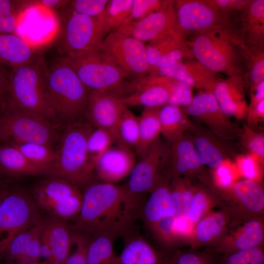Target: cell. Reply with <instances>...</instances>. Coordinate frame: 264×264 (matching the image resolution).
I'll return each mask as SVG.
<instances>
[{
    "instance_id": "obj_1",
    "label": "cell",
    "mask_w": 264,
    "mask_h": 264,
    "mask_svg": "<svg viewBox=\"0 0 264 264\" xmlns=\"http://www.w3.org/2000/svg\"><path fill=\"white\" fill-rule=\"evenodd\" d=\"M81 207L73 220L75 231L92 235L109 233L117 236L126 232L143 203L126 187L94 180L84 189Z\"/></svg>"
},
{
    "instance_id": "obj_2",
    "label": "cell",
    "mask_w": 264,
    "mask_h": 264,
    "mask_svg": "<svg viewBox=\"0 0 264 264\" xmlns=\"http://www.w3.org/2000/svg\"><path fill=\"white\" fill-rule=\"evenodd\" d=\"M89 92L64 56L48 67L46 100L53 122L65 126L84 119Z\"/></svg>"
},
{
    "instance_id": "obj_3",
    "label": "cell",
    "mask_w": 264,
    "mask_h": 264,
    "mask_svg": "<svg viewBox=\"0 0 264 264\" xmlns=\"http://www.w3.org/2000/svg\"><path fill=\"white\" fill-rule=\"evenodd\" d=\"M94 128L85 119L64 126L50 176L64 178L81 190L94 181L87 150L88 137Z\"/></svg>"
},
{
    "instance_id": "obj_4",
    "label": "cell",
    "mask_w": 264,
    "mask_h": 264,
    "mask_svg": "<svg viewBox=\"0 0 264 264\" xmlns=\"http://www.w3.org/2000/svg\"><path fill=\"white\" fill-rule=\"evenodd\" d=\"M198 62L210 71L236 76L249 51L239 33L226 25L199 32L192 43Z\"/></svg>"
},
{
    "instance_id": "obj_5",
    "label": "cell",
    "mask_w": 264,
    "mask_h": 264,
    "mask_svg": "<svg viewBox=\"0 0 264 264\" xmlns=\"http://www.w3.org/2000/svg\"><path fill=\"white\" fill-rule=\"evenodd\" d=\"M47 72L41 53L28 62L12 67L9 73L6 95L7 106L37 113L52 120L46 100Z\"/></svg>"
},
{
    "instance_id": "obj_6",
    "label": "cell",
    "mask_w": 264,
    "mask_h": 264,
    "mask_svg": "<svg viewBox=\"0 0 264 264\" xmlns=\"http://www.w3.org/2000/svg\"><path fill=\"white\" fill-rule=\"evenodd\" d=\"M82 83L89 90L106 92L121 98L132 91L131 76L106 57L99 50L63 55Z\"/></svg>"
},
{
    "instance_id": "obj_7",
    "label": "cell",
    "mask_w": 264,
    "mask_h": 264,
    "mask_svg": "<svg viewBox=\"0 0 264 264\" xmlns=\"http://www.w3.org/2000/svg\"><path fill=\"white\" fill-rule=\"evenodd\" d=\"M7 108L0 113V141L35 143L54 148L60 136L56 123L37 113Z\"/></svg>"
},
{
    "instance_id": "obj_8",
    "label": "cell",
    "mask_w": 264,
    "mask_h": 264,
    "mask_svg": "<svg viewBox=\"0 0 264 264\" xmlns=\"http://www.w3.org/2000/svg\"><path fill=\"white\" fill-rule=\"evenodd\" d=\"M40 211L32 194L24 190L10 191L5 197L0 204V258L17 235L43 220Z\"/></svg>"
},
{
    "instance_id": "obj_9",
    "label": "cell",
    "mask_w": 264,
    "mask_h": 264,
    "mask_svg": "<svg viewBox=\"0 0 264 264\" xmlns=\"http://www.w3.org/2000/svg\"><path fill=\"white\" fill-rule=\"evenodd\" d=\"M32 195L40 210L66 222L76 218L82 203L81 190L68 180L56 176H49L37 184Z\"/></svg>"
},
{
    "instance_id": "obj_10",
    "label": "cell",
    "mask_w": 264,
    "mask_h": 264,
    "mask_svg": "<svg viewBox=\"0 0 264 264\" xmlns=\"http://www.w3.org/2000/svg\"><path fill=\"white\" fill-rule=\"evenodd\" d=\"M106 36L96 18L65 13L62 15L58 49L63 55L99 50Z\"/></svg>"
},
{
    "instance_id": "obj_11",
    "label": "cell",
    "mask_w": 264,
    "mask_h": 264,
    "mask_svg": "<svg viewBox=\"0 0 264 264\" xmlns=\"http://www.w3.org/2000/svg\"><path fill=\"white\" fill-rule=\"evenodd\" d=\"M121 69L136 79L150 73L146 54V45L132 37L116 30L110 32L99 49Z\"/></svg>"
},
{
    "instance_id": "obj_12",
    "label": "cell",
    "mask_w": 264,
    "mask_h": 264,
    "mask_svg": "<svg viewBox=\"0 0 264 264\" xmlns=\"http://www.w3.org/2000/svg\"><path fill=\"white\" fill-rule=\"evenodd\" d=\"M60 27L56 13L30 0L20 17L14 34L39 50L53 41Z\"/></svg>"
},
{
    "instance_id": "obj_13",
    "label": "cell",
    "mask_w": 264,
    "mask_h": 264,
    "mask_svg": "<svg viewBox=\"0 0 264 264\" xmlns=\"http://www.w3.org/2000/svg\"><path fill=\"white\" fill-rule=\"evenodd\" d=\"M222 192L223 210L232 222L263 217L264 190L259 182L246 179L237 181Z\"/></svg>"
},
{
    "instance_id": "obj_14",
    "label": "cell",
    "mask_w": 264,
    "mask_h": 264,
    "mask_svg": "<svg viewBox=\"0 0 264 264\" xmlns=\"http://www.w3.org/2000/svg\"><path fill=\"white\" fill-rule=\"evenodd\" d=\"M169 146L159 138L153 143L132 169L126 187L132 196L150 193L162 178V171L168 163Z\"/></svg>"
},
{
    "instance_id": "obj_15",
    "label": "cell",
    "mask_w": 264,
    "mask_h": 264,
    "mask_svg": "<svg viewBox=\"0 0 264 264\" xmlns=\"http://www.w3.org/2000/svg\"><path fill=\"white\" fill-rule=\"evenodd\" d=\"M174 2L167 0L159 10L141 20L122 25L115 30L144 43L181 37L183 32L177 22Z\"/></svg>"
},
{
    "instance_id": "obj_16",
    "label": "cell",
    "mask_w": 264,
    "mask_h": 264,
    "mask_svg": "<svg viewBox=\"0 0 264 264\" xmlns=\"http://www.w3.org/2000/svg\"><path fill=\"white\" fill-rule=\"evenodd\" d=\"M174 7L182 32H199L227 23L225 14L213 0H176L174 2Z\"/></svg>"
},
{
    "instance_id": "obj_17",
    "label": "cell",
    "mask_w": 264,
    "mask_h": 264,
    "mask_svg": "<svg viewBox=\"0 0 264 264\" xmlns=\"http://www.w3.org/2000/svg\"><path fill=\"white\" fill-rule=\"evenodd\" d=\"M184 111L204 124L219 137L231 138L238 133L236 126L221 110L212 91L205 90L197 94Z\"/></svg>"
},
{
    "instance_id": "obj_18",
    "label": "cell",
    "mask_w": 264,
    "mask_h": 264,
    "mask_svg": "<svg viewBox=\"0 0 264 264\" xmlns=\"http://www.w3.org/2000/svg\"><path fill=\"white\" fill-rule=\"evenodd\" d=\"M177 80L151 75L132 81V91L120 98L127 106L160 108L168 104L170 94Z\"/></svg>"
},
{
    "instance_id": "obj_19",
    "label": "cell",
    "mask_w": 264,
    "mask_h": 264,
    "mask_svg": "<svg viewBox=\"0 0 264 264\" xmlns=\"http://www.w3.org/2000/svg\"><path fill=\"white\" fill-rule=\"evenodd\" d=\"M136 156L132 149L115 143L96 161L95 178L97 180L115 184L129 176L136 162Z\"/></svg>"
},
{
    "instance_id": "obj_20",
    "label": "cell",
    "mask_w": 264,
    "mask_h": 264,
    "mask_svg": "<svg viewBox=\"0 0 264 264\" xmlns=\"http://www.w3.org/2000/svg\"><path fill=\"white\" fill-rule=\"evenodd\" d=\"M128 108L119 98L100 91L89 90L84 119L95 128L113 132Z\"/></svg>"
},
{
    "instance_id": "obj_21",
    "label": "cell",
    "mask_w": 264,
    "mask_h": 264,
    "mask_svg": "<svg viewBox=\"0 0 264 264\" xmlns=\"http://www.w3.org/2000/svg\"><path fill=\"white\" fill-rule=\"evenodd\" d=\"M242 225L231 233L227 232L213 246V253L223 254L263 246L264 240L263 218L243 221Z\"/></svg>"
},
{
    "instance_id": "obj_22",
    "label": "cell",
    "mask_w": 264,
    "mask_h": 264,
    "mask_svg": "<svg viewBox=\"0 0 264 264\" xmlns=\"http://www.w3.org/2000/svg\"><path fill=\"white\" fill-rule=\"evenodd\" d=\"M177 215L171 195L168 179L162 177L141 207L139 215L148 228Z\"/></svg>"
},
{
    "instance_id": "obj_23",
    "label": "cell",
    "mask_w": 264,
    "mask_h": 264,
    "mask_svg": "<svg viewBox=\"0 0 264 264\" xmlns=\"http://www.w3.org/2000/svg\"><path fill=\"white\" fill-rule=\"evenodd\" d=\"M150 74L173 79L192 88L212 91L218 81L214 73L198 62L185 64L179 62L169 66L155 68Z\"/></svg>"
},
{
    "instance_id": "obj_24",
    "label": "cell",
    "mask_w": 264,
    "mask_h": 264,
    "mask_svg": "<svg viewBox=\"0 0 264 264\" xmlns=\"http://www.w3.org/2000/svg\"><path fill=\"white\" fill-rule=\"evenodd\" d=\"M232 222L228 214L222 212H209L197 223L186 238L187 243L194 249L201 246H213L225 236ZM187 242V241H186Z\"/></svg>"
},
{
    "instance_id": "obj_25",
    "label": "cell",
    "mask_w": 264,
    "mask_h": 264,
    "mask_svg": "<svg viewBox=\"0 0 264 264\" xmlns=\"http://www.w3.org/2000/svg\"><path fill=\"white\" fill-rule=\"evenodd\" d=\"M212 92L221 110L229 117L242 120L246 117L247 105L243 84L238 76L226 80L218 81Z\"/></svg>"
},
{
    "instance_id": "obj_26",
    "label": "cell",
    "mask_w": 264,
    "mask_h": 264,
    "mask_svg": "<svg viewBox=\"0 0 264 264\" xmlns=\"http://www.w3.org/2000/svg\"><path fill=\"white\" fill-rule=\"evenodd\" d=\"M170 177H180L199 172L202 165L193 139L183 135L169 146Z\"/></svg>"
},
{
    "instance_id": "obj_27",
    "label": "cell",
    "mask_w": 264,
    "mask_h": 264,
    "mask_svg": "<svg viewBox=\"0 0 264 264\" xmlns=\"http://www.w3.org/2000/svg\"><path fill=\"white\" fill-rule=\"evenodd\" d=\"M43 232L49 248V264H65L71 242L72 232L66 221L49 217L44 220Z\"/></svg>"
},
{
    "instance_id": "obj_28",
    "label": "cell",
    "mask_w": 264,
    "mask_h": 264,
    "mask_svg": "<svg viewBox=\"0 0 264 264\" xmlns=\"http://www.w3.org/2000/svg\"><path fill=\"white\" fill-rule=\"evenodd\" d=\"M0 172L9 176H49L47 170L30 162L15 147L0 143Z\"/></svg>"
},
{
    "instance_id": "obj_29",
    "label": "cell",
    "mask_w": 264,
    "mask_h": 264,
    "mask_svg": "<svg viewBox=\"0 0 264 264\" xmlns=\"http://www.w3.org/2000/svg\"><path fill=\"white\" fill-rule=\"evenodd\" d=\"M15 34L0 33V64L12 68L23 64L40 53Z\"/></svg>"
},
{
    "instance_id": "obj_30",
    "label": "cell",
    "mask_w": 264,
    "mask_h": 264,
    "mask_svg": "<svg viewBox=\"0 0 264 264\" xmlns=\"http://www.w3.org/2000/svg\"><path fill=\"white\" fill-rule=\"evenodd\" d=\"M163 257L145 239L133 236L127 239L118 256V264H162Z\"/></svg>"
},
{
    "instance_id": "obj_31",
    "label": "cell",
    "mask_w": 264,
    "mask_h": 264,
    "mask_svg": "<svg viewBox=\"0 0 264 264\" xmlns=\"http://www.w3.org/2000/svg\"><path fill=\"white\" fill-rule=\"evenodd\" d=\"M243 11V31L241 35L246 47L251 46L259 50V48L262 47L264 42V0L251 1Z\"/></svg>"
},
{
    "instance_id": "obj_32",
    "label": "cell",
    "mask_w": 264,
    "mask_h": 264,
    "mask_svg": "<svg viewBox=\"0 0 264 264\" xmlns=\"http://www.w3.org/2000/svg\"><path fill=\"white\" fill-rule=\"evenodd\" d=\"M158 116L160 134L170 143L182 137L191 126L187 114L176 106L167 104L162 106L159 108Z\"/></svg>"
},
{
    "instance_id": "obj_33",
    "label": "cell",
    "mask_w": 264,
    "mask_h": 264,
    "mask_svg": "<svg viewBox=\"0 0 264 264\" xmlns=\"http://www.w3.org/2000/svg\"><path fill=\"white\" fill-rule=\"evenodd\" d=\"M117 235L99 233L88 239V264H118V256L114 252L113 242Z\"/></svg>"
},
{
    "instance_id": "obj_34",
    "label": "cell",
    "mask_w": 264,
    "mask_h": 264,
    "mask_svg": "<svg viewBox=\"0 0 264 264\" xmlns=\"http://www.w3.org/2000/svg\"><path fill=\"white\" fill-rule=\"evenodd\" d=\"M159 108H144L138 117L139 140L135 151L139 158L159 139L161 134L158 116Z\"/></svg>"
},
{
    "instance_id": "obj_35",
    "label": "cell",
    "mask_w": 264,
    "mask_h": 264,
    "mask_svg": "<svg viewBox=\"0 0 264 264\" xmlns=\"http://www.w3.org/2000/svg\"><path fill=\"white\" fill-rule=\"evenodd\" d=\"M193 141L203 166L214 170L227 159L222 149L210 136L198 133Z\"/></svg>"
},
{
    "instance_id": "obj_36",
    "label": "cell",
    "mask_w": 264,
    "mask_h": 264,
    "mask_svg": "<svg viewBox=\"0 0 264 264\" xmlns=\"http://www.w3.org/2000/svg\"><path fill=\"white\" fill-rule=\"evenodd\" d=\"M133 0H109L103 12L96 18L107 34L121 26L129 16Z\"/></svg>"
},
{
    "instance_id": "obj_37",
    "label": "cell",
    "mask_w": 264,
    "mask_h": 264,
    "mask_svg": "<svg viewBox=\"0 0 264 264\" xmlns=\"http://www.w3.org/2000/svg\"><path fill=\"white\" fill-rule=\"evenodd\" d=\"M6 143L17 148L30 162L47 170L50 175L56 155L53 148L35 143Z\"/></svg>"
},
{
    "instance_id": "obj_38",
    "label": "cell",
    "mask_w": 264,
    "mask_h": 264,
    "mask_svg": "<svg viewBox=\"0 0 264 264\" xmlns=\"http://www.w3.org/2000/svg\"><path fill=\"white\" fill-rule=\"evenodd\" d=\"M113 132L116 143L135 149L139 140L138 117L128 108L119 119Z\"/></svg>"
},
{
    "instance_id": "obj_39",
    "label": "cell",
    "mask_w": 264,
    "mask_h": 264,
    "mask_svg": "<svg viewBox=\"0 0 264 264\" xmlns=\"http://www.w3.org/2000/svg\"><path fill=\"white\" fill-rule=\"evenodd\" d=\"M219 203V199L216 196L203 189L194 188L186 217L191 223L196 224Z\"/></svg>"
},
{
    "instance_id": "obj_40",
    "label": "cell",
    "mask_w": 264,
    "mask_h": 264,
    "mask_svg": "<svg viewBox=\"0 0 264 264\" xmlns=\"http://www.w3.org/2000/svg\"><path fill=\"white\" fill-rule=\"evenodd\" d=\"M30 1L0 0V33L14 34L20 17Z\"/></svg>"
},
{
    "instance_id": "obj_41",
    "label": "cell",
    "mask_w": 264,
    "mask_h": 264,
    "mask_svg": "<svg viewBox=\"0 0 264 264\" xmlns=\"http://www.w3.org/2000/svg\"><path fill=\"white\" fill-rule=\"evenodd\" d=\"M116 142V136L112 131L102 128L93 129L88 137L87 150L89 161L94 169L100 156Z\"/></svg>"
},
{
    "instance_id": "obj_42",
    "label": "cell",
    "mask_w": 264,
    "mask_h": 264,
    "mask_svg": "<svg viewBox=\"0 0 264 264\" xmlns=\"http://www.w3.org/2000/svg\"><path fill=\"white\" fill-rule=\"evenodd\" d=\"M162 264H217V261L213 252L199 251L194 249L163 254Z\"/></svg>"
},
{
    "instance_id": "obj_43",
    "label": "cell",
    "mask_w": 264,
    "mask_h": 264,
    "mask_svg": "<svg viewBox=\"0 0 264 264\" xmlns=\"http://www.w3.org/2000/svg\"><path fill=\"white\" fill-rule=\"evenodd\" d=\"M44 220L36 225L17 235L10 242L4 256L7 264L19 263L34 236L42 227Z\"/></svg>"
},
{
    "instance_id": "obj_44",
    "label": "cell",
    "mask_w": 264,
    "mask_h": 264,
    "mask_svg": "<svg viewBox=\"0 0 264 264\" xmlns=\"http://www.w3.org/2000/svg\"><path fill=\"white\" fill-rule=\"evenodd\" d=\"M217 264H264V246L223 254Z\"/></svg>"
},
{
    "instance_id": "obj_45",
    "label": "cell",
    "mask_w": 264,
    "mask_h": 264,
    "mask_svg": "<svg viewBox=\"0 0 264 264\" xmlns=\"http://www.w3.org/2000/svg\"><path fill=\"white\" fill-rule=\"evenodd\" d=\"M242 145L262 165L264 162V135L254 129L245 126L241 135Z\"/></svg>"
},
{
    "instance_id": "obj_46",
    "label": "cell",
    "mask_w": 264,
    "mask_h": 264,
    "mask_svg": "<svg viewBox=\"0 0 264 264\" xmlns=\"http://www.w3.org/2000/svg\"><path fill=\"white\" fill-rule=\"evenodd\" d=\"M167 1L160 0H133L130 13L122 25L141 20L149 14L159 10Z\"/></svg>"
},
{
    "instance_id": "obj_47",
    "label": "cell",
    "mask_w": 264,
    "mask_h": 264,
    "mask_svg": "<svg viewBox=\"0 0 264 264\" xmlns=\"http://www.w3.org/2000/svg\"><path fill=\"white\" fill-rule=\"evenodd\" d=\"M108 0H69L64 13L75 12L97 17L105 9Z\"/></svg>"
},
{
    "instance_id": "obj_48",
    "label": "cell",
    "mask_w": 264,
    "mask_h": 264,
    "mask_svg": "<svg viewBox=\"0 0 264 264\" xmlns=\"http://www.w3.org/2000/svg\"><path fill=\"white\" fill-rule=\"evenodd\" d=\"M88 239L83 234L72 232L70 250L65 264H88L87 245Z\"/></svg>"
},
{
    "instance_id": "obj_49",
    "label": "cell",
    "mask_w": 264,
    "mask_h": 264,
    "mask_svg": "<svg viewBox=\"0 0 264 264\" xmlns=\"http://www.w3.org/2000/svg\"><path fill=\"white\" fill-rule=\"evenodd\" d=\"M260 165L258 161L249 154L241 155L236 158V166L239 172L246 179L258 182L261 173Z\"/></svg>"
},
{
    "instance_id": "obj_50",
    "label": "cell",
    "mask_w": 264,
    "mask_h": 264,
    "mask_svg": "<svg viewBox=\"0 0 264 264\" xmlns=\"http://www.w3.org/2000/svg\"><path fill=\"white\" fill-rule=\"evenodd\" d=\"M192 88L180 81H178L173 88L168 104L180 107L188 106L192 101Z\"/></svg>"
},
{
    "instance_id": "obj_51",
    "label": "cell",
    "mask_w": 264,
    "mask_h": 264,
    "mask_svg": "<svg viewBox=\"0 0 264 264\" xmlns=\"http://www.w3.org/2000/svg\"><path fill=\"white\" fill-rule=\"evenodd\" d=\"M232 167L227 159L220 166L213 170L215 184L221 191L229 188L235 182Z\"/></svg>"
},
{
    "instance_id": "obj_52",
    "label": "cell",
    "mask_w": 264,
    "mask_h": 264,
    "mask_svg": "<svg viewBox=\"0 0 264 264\" xmlns=\"http://www.w3.org/2000/svg\"><path fill=\"white\" fill-rule=\"evenodd\" d=\"M185 45H183L173 48L162 55L151 70L150 73L155 68L169 66L180 62L182 58L187 53Z\"/></svg>"
},
{
    "instance_id": "obj_53",
    "label": "cell",
    "mask_w": 264,
    "mask_h": 264,
    "mask_svg": "<svg viewBox=\"0 0 264 264\" xmlns=\"http://www.w3.org/2000/svg\"><path fill=\"white\" fill-rule=\"evenodd\" d=\"M250 83L251 90L259 83L264 81V53L261 52L253 59L250 71Z\"/></svg>"
},
{
    "instance_id": "obj_54",
    "label": "cell",
    "mask_w": 264,
    "mask_h": 264,
    "mask_svg": "<svg viewBox=\"0 0 264 264\" xmlns=\"http://www.w3.org/2000/svg\"><path fill=\"white\" fill-rule=\"evenodd\" d=\"M247 117L248 126L254 129L260 122L264 120V100L260 101L254 106H249L247 108Z\"/></svg>"
},
{
    "instance_id": "obj_55",
    "label": "cell",
    "mask_w": 264,
    "mask_h": 264,
    "mask_svg": "<svg viewBox=\"0 0 264 264\" xmlns=\"http://www.w3.org/2000/svg\"><path fill=\"white\" fill-rule=\"evenodd\" d=\"M215 4L225 14L233 10L243 11L250 4V0H214Z\"/></svg>"
},
{
    "instance_id": "obj_56",
    "label": "cell",
    "mask_w": 264,
    "mask_h": 264,
    "mask_svg": "<svg viewBox=\"0 0 264 264\" xmlns=\"http://www.w3.org/2000/svg\"><path fill=\"white\" fill-rule=\"evenodd\" d=\"M35 2L43 7L57 13L62 10V13L66 8L69 0H35Z\"/></svg>"
},
{
    "instance_id": "obj_57",
    "label": "cell",
    "mask_w": 264,
    "mask_h": 264,
    "mask_svg": "<svg viewBox=\"0 0 264 264\" xmlns=\"http://www.w3.org/2000/svg\"><path fill=\"white\" fill-rule=\"evenodd\" d=\"M252 90L249 106H254L264 100V81L259 83Z\"/></svg>"
},
{
    "instance_id": "obj_58",
    "label": "cell",
    "mask_w": 264,
    "mask_h": 264,
    "mask_svg": "<svg viewBox=\"0 0 264 264\" xmlns=\"http://www.w3.org/2000/svg\"><path fill=\"white\" fill-rule=\"evenodd\" d=\"M9 73L0 64V103L5 97L8 84Z\"/></svg>"
},
{
    "instance_id": "obj_59",
    "label": "cell",
    "mask_w": 264,
    "mask_h": 264,
    "mask_svg": "<svg viewBox=\"0 0 264 264\" xmlns=\"http://www.w3.org/2000/svg\"><path fill=\"white\" fill-rule=\"evenodd\" d=\"M10 191L6 189H0V204Z\"/></svg>"
},
{
    "instance_id": "obj_60",
    "label": "cell",
    "mask_w": 264,
    "mask_h": 264,
    "mask_svg": "<svg viewBox=\"0 0 264 264\" xmlns=\"http://www.w3.org/2000/svg\"><path fill=\"white\" fill-rule=\"evenodd\" d=\"M7 264H49L48 262L46 261H42L38 262L31 263H8Z\"/></svg>"
}]
</instances>
